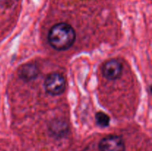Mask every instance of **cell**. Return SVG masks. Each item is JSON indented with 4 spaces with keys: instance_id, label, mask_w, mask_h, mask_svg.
<instances>
[{
    "instance_id": "cell-3",
    "label": "cell",
    "mask_w": 152,
    "mask_h": 151,
    "mask_svg": "<svg viewBox=\"0 0 152 151\" xmlns=\"http://www.w3.org/2000/svg\"><path fill=\"white\" fill-rule=\"evenodd\" d=\"M99 149L100 151H125L126 145L121 137L111 135L100 141Z\"/></svg>"
},
{
    "instance_id": "cell-5",
    "label": "cell",
    "mask_w": 152,
    "mask_h": 151,
    "mask_svg": "<svg viewBox=\"0 0 152 151\" xmlns=\"http://www.w3.org/2000/svg\"><path fill=\"white\" fill-rule=\"evenodd\" d=\"M96 121L98 125L102 127H105L109 125L110 118L107 114L99 112L96 114Z\"/></svg>"
},
{
    "instance_id": "cell-4",
    "label": "cell",
    "mask_w": 152,
    "mask_h": 151,
    "mask_svg": "<svg viewBox=\"0 0 152 151\" xmlns=\"http://www.w3.org/2000/svg\"><path fill=\"white\" fill-rule=\"evenodd\" d=\"M123 70L122 65L116 59L108 61L104 65L102 73L105 78L108 80H115L120 76Z\"/></svg>"
},
{
    "instance_id": "cell-2",
    "label": "cell",
    "mask_w": 152,
    "mask_h": 151,
    "mask_svg": "<svg viewBox=\"0 0 152 151\" xmlns=\"http://www.w3.org/2000/svg\"><path fill=\"white\" fill-rule=\"evenodd\" d=\"M66 81L62 74L59 73H52L46 77L45 80V88L50 94L56 96L65 91Z\"/></svg>"
},
{
    "instance_id": "cell-1",
    "label": "cell",
    "mask_w": 152,
    "mask_h": 151,
    "mask_svg": "<svg viewBox=\"0 0 152 151\" xmlns=\"http://www.w3.org/2000/svg\"><path fill=\"white\" fill-rule=\"evenodd\" d=\"M76 38L74 28L67 23H59L50 29L48 41L50 45L57 50H65L71 47Z\"/></svg>"
}]
</instances>
